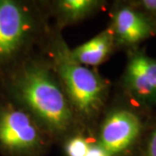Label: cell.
Listing matches in <instances>:
<instances>
[{"label": "cell", "mask_w": 156, "mask_h": 156, "mask_svg": "<svg viewBox=\"0 0 156 156\" xmlns=\"http://www.w3.org/2000/svg\"><path fill=\"white\" fill-rule=\"evenodd\" d=\"M12 89L47 134L60 137L72 128L75 112L53 68L45 62H25L13 78Z\"/></svg>", "instance_id": "1"}, {"label": "cell", "mask_w": 156, "mask_h": 156, "mask_svg": "<svg viewBox=\"0 0 156 156\" xmlns=\"http://www.w3.org/2000/svg\"><path fill=\"white\" fill-rule=\"evenodd\" d=\"M52 66L75 113L85 120L98 115L106 101L108 84L89 67L78 62L57 36L51 50Z\"/></svg>", "instance_id": "2"}, {"label": "cell", "mask_w": 156, "mask_h": 156, "mask_svg": "<svg viewBox=\"0 0 156 156\" xmlns=\"http://www.w3.org/2000/svg\"><path fill=\"white\" fill-rule=\"evenodd\" d=\"M46 143V132L25 109L0 107L1 150L11 156H38Z\"/></svg>", "instance_id": "3"}, {"label": "cell", "mask_w": 156, "mask_h": 156, "mask_svg": "<svg viewBox=\"0 0 156 156\" xmlns=\"http://www.w3.org/2000/svg\"><path fill=\"white\" fill-rule=\"evenodd\" d=\"M128 52L122 78L123 90L134 106L156 108V57L139 48Z\"/></svg>", "instance_id": "4"}, {"label": "cell", "mask_w": 156, "mask_h": 156, "mask_svg": "<svg viewBox=\"0 0 156 156\" xmlns=\"http://www.w3.org/2000/svg\"><path fill=\"white\" fill-rule=\"evenodd\" d=\"M144 128L145 123L135 108H117L101 124L98 144L112 156L121 155L139 142Z\"/></svg>", "instance_id": "5"}, {"label": "cell", "mask_w": 156, "mask_h": 156, "mask_svg": "<svg viewBox=\"0 0 156 156\" xmlns=\"http://www.w3.org/2000/svg\"><path fill=\"white\" fill-rule=\"evenodd\" d=\"M35 24L25 6L0 0V64L10 61L26 45L34 34Z\"/></svg>", "instance_id": "6"}, {"label": "cell", "mask_w": 156, "mask_h": 156, "mask_svg": "<svg viewBox=\"0 0 156 156\" xmlns=\"http://www.w3.org/2000/svg\"><path fill=\"white\" fill-rule=\"evenodd\" d=\"M110 29L115 46L128 51L156 36V21L131 5L129 2L120 4L113 11Z\"/></svg>", "instance_id": "7"}, {"label": "cell", "mask_w": 156, "mask_h": 156, "mask_svg": "<svg viewBox=\"0 0 156 156\" xmlns=\"http://www.w3.org/2000/svg\"><path fill=\"white\" fill-rule=\"evenodd\" d=\"M115 47L110 29L108 28L93 38L79 45L71 53L74 58L84 66H97L106 60Z\"/></svg>", "instance_id": "8"}, {"label": "cell", "mask_w": 156, "mask_h": 156, "mask_svg": "<svg viewBox=\"0 0 156 156\" xmlns=\"http://www.w3.org/2000/svg\"><path fill=\"white\" fill-rule=\"evenodd\" d=\"M103 5L98 0H60L55 4V12L60 25H68L89 17Z\"/></svg>", "instance_id": "9"}, {"label": "cell", "mask_w": 156, "mask_h": 156, "mask_svg": "<svg viewBox=\"0 0 156 156\" xmlns=\"http://www.w3.org/2000/svg\"><path fill=\"white\" fill-rule=\"evenodd\" d=\"M91 144L83 135H76L68 140L65 145L67 156H86Z\"/></svg>", "instance_id": "10"}, {"label": "cell", "mask_w": 156, "mask_h": 156, "mask_svg": "<svg viewBox=\"0 0 156 156\" xmlns=\"http://www.w3.org/2000/svg\"><path fill=\"white\" fill-rule=\"evenodd\" d=\"M128 2L134 8L156 21V0H134Z\"/></svg>", "instance_id": "11"}, {"label": "cell", "mask_w": 156, "mask_h": 156, "mask_svg": "<svg viewBox=\"0 0 156 156\" xmlns=\"http://www.w3.org/2000/svg\"><path fill=\"white\" fill-rule=\"evenodd\" d=\"M140 156H156V122L147 135Z\"/></svg>", "instance_id": "12"}, {"label": "cell", "mask_w": 156, "mask_h": 156, "mask_svg": "<svg viewBox=\"0 0 156 156\" xmlns=\"http://www.w3.org/2000/svg\"><path fill=\"white\" fill-rule=\"evenodd\" d=\"M86 156H112L108 152L105 150L100 144H91Z\"/></svg>", "instance_id": "13"}]
</instances>
